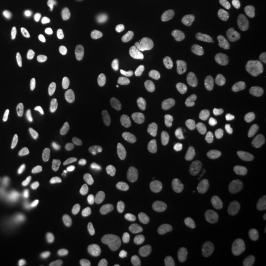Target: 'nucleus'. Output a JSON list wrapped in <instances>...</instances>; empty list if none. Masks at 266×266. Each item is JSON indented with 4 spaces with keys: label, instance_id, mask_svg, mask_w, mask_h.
<instances>
[{
    "label": "nucleus",
    "instance_id": "obj_1",
    "mask_svg": "<svg viewBox=\"0 0 266 266\" xmlns=\"http://www.w3.org/2000/svg\"><path fill=\"white\" fill-rule=\"evenodd\" d=\"M150 108L152 116L155 120L160 121L166 117L169 108V100L165 91L156 90L152 93Z\"/></svg>",
    "mask_w": 266,
    "mask_h": 266
},
{
    "label": "nucleus",
    "instance_id": "obj_2",
    "mask_svg": "<svg viewBox=\"0 0 266 266\" xmlns=\"http://www.w3.org/2000/svg\"><path fill=\"white\" fill-rule=\"evenodd\" d=\"M129 193L132 201L138 206H145L150 200L149 187L143 179H138L130 185Z\"/></svg>",
    "mask_w": 266,
    "mask_h": 266
},
{
    "label": "nucleus",
    "instance_id": "obj_3",
    "mask_svg": "<svg viewBox=\"0 0 266 266\" xmlns=\"http://www.w3.org/2000/svg\"><path fill=\"white\" fill-rule=\"evenodd\" d=\"M241 245L246 253L251 256H258L263 251V243L261 237L254 230L247 229L241 236Z\"/></svg>",
    "mask_w": 266,
    "mask_h": 266
},
{
    "label": "nucleus",
    "instance_id": "obj_4",
    "mask_svg": "<svg viewBox=\"0 0 266 266\" xmlns=\"http://www.w3.org/2000/svg\"><path fill=\"white\" fill-rule=\"evenodd\" d=\"M221 208L223 213L234 221H240L243 218L244 211L239 201L231 195L225 194L221 198Z\"/></svg>",
    "mask_w": 266,
    "mask_h": 266
},
{
    "label": "nucleus",
    "instance_id": "obj_5",
    "mask_svg": "<svg viewBox=\"0 0 266 266\" xmlns=\"http://www.w3.org/2000/svg\"><path fill=\"white\" fill-rule=\"evenodd\" d=\"M204 234L207 245L212 252H219L222 245V238L216 223L212 220H207L204 223Z\"/></svg>",
    "mask_w": 266,
    "mask_h": 266
},
{
    "label": "nucleus",
    "instance_id": "obj_6",
    "mask_svg": "<svg viewBox=\"0 0 266 266\" xmlns=\"http://www.w3.org/2000/svg\"><path fill=\"white\" fill-rule=\"evenodd\" d=\"M266 75V63L260 61L257 62L250 70L244 75V82L248 85H255L261 82Z\"/></svg>",
    "mask_w": 266,
    "mask_h": 266
},
{
    "label": "nucleus",
    "instance_id": "obj_7",
    "mask_svg": "<svg viewBox=\"0 0 266 266\" xmlns=\"http://www.w3.org/2000/svg\"><path fill=\"white\" fill-rule=\"evenodd\" d=\"M195 167L201 174L207 173L212 165V154L207 147H201L195 155Z\"/></svg>",
    "mask_w": 266,
    "mask_h": 266
},
{
    "label": "nucleus",
    "instance_id": "obj_8",
    "mask_svg": "<svg viewBox=\"0 0 266 266\" xmlns=\"http://www.w3.org/2000/svg\"><path fill=\"white\" fill-rule=\"evenodd\" d=\"M123 33L128 40L136 39L141 33V27L138 19L131 15L128 16L123 23Z\"/></svg>",
    "mask_w": 266,
    "mask_h": 266
},
{
    "label": "nucleus",
    "instance_id": "obj_9",
    "mask_svg": "<svg viewBox=\"0 0 266 266\" xmlns=\"http://www.w3.org/2000/svg\"><path fill=\"white\" fill-rule=\"evenodd\" d=\"M216 34L212 28L204 27L196 30L193 34V41L196 45L206 46L211 44L215 39Z\"/></svg>",
    "mask_w": 266,
    "mask_h": 266
},
{
    "label": "nucleus",
    "instance_id": "obj_10",
    "mask_svg": "<svg viewBox=\"0 0 266 266\" xmlns=\"http://www.w3.org/2000/svg\"><path fill=\"white\" fill-rule=\"evenodd\" d=\"M115 215V204L112 197H107L104 199L101 206L100 221L103 225H109Z\"/></svg>",
    "mask_w": 266,
    "mask_h": 266
},
{
    "label": "nucleus",
    "instance_id": "obj_11",
    "mask_svg": "<svg viewBox=\"0 0 266 266\" xmlns=\"http://www.w3.org/2000/svg\"><path fill=\"white\" fill-rule=\"evenodd\" d=\"M182 72L186 78L193 79L201 76L205 72V67L200 62L190 59L183 64Z\"/></svg>",
    "mask_w": 266,
    "mask_h": 266
},
{
    "label": "nucleus",
    "instance_id": "obj_12",
    "mask_svg": "<svg viewBox=\"0 0 266 266\" xmlns=\"http://www.w3.org/2000/svg\"><path fill=\"white\" fill-rule=\"evenodd\" d=\"M235 165L237 168L244 170V171H254L260 167L261 162L254 155L240 154V155H238V157L236 159Z\"/></svg>",
    "mask_w": 266,
    "mask_h": 266
},
{
    "label": "nucleus",
    "instance_id": "obj_13",
    "mask_svg": "<svg viewBox=\"0 0 266 266\" xmlns=\"http://www.w3.org/2000/svg\"><path fill=\"white\" fill-rule=\"evenodd\" d=\"M34 227L37 233L43 234L47 226V211L44 206H38L33 214Z\"/></svg>",
    "mask_w": 266,
    "mask_h": 266
},
{
    "label": "nucleus",
    "instance_id": "obj_14",
    "mask_svg": "<svg viewBox=\"0 0 266 266\" xmlns=\"http://www.w3.org/2000/svg\"><path fill=\"white\" fill-rule=\"evenodd\" d=\"M113 170L110 165H104L97 175V187L100 191H104L109 187L112 180Z\"/></svg>",
    "mask_w": 266,
    "mask_h": 266
},
{
    "label": "nucleus",
    "instance_id": "obj_15",
    "mask_svg": "<svg viewBox=\"0 0 266 266\" xmlns=\"http://www.w3.org/2000/svg\"><path fill=\"white\" fill-rule=\"evenodd\" d=\"M139 170V161L134 154H128L124 161V174L126 178L133 179L136 177Z\"/></svg>",
    "mask_w": 266,
    "mask_h": 266
},
{
    "label": "nucleus",
    "instance_id": "obj_16",
    "mask_svg": "<svg viewBox=\"0 0 266 266\" xmlns=\"http://www.w3.org/2000/svg\"><path fill=\"white\" fill-rule=\"evenodd\" d=\"M139 259V252L136 245H130L120 260V266H134Z\"/></svg>",
    "mask_w": 266,
    "mask_h": 266
},
{
    "label": "nucleus",
    "instance_id": "obj_17",
    "mask_svg": "<svg viewBox=\"0 0 266 266\" xmlns=\"http://www.w3.org/2000/svg\"><path fill=\"white\" fill-rule=\"evenodd\" d=\"M238 123L236 118H229L226 120L224 127H223V133L225 137L230 141H235L238 136V129H237Z\"/></svg>",
    "mask_w": 266,
    "mask_h": 266
},
{
    "label": "nucleus",
    "instance_id": "obj_18",
    "mask_svg": "<svg viewBox=\"0 0 266 266\" xmlns=\"http://www.w3.org/2000/svg\"><path fill=\"white\" fill-rule=\"evenodd\" d=\"M241 145L244 149L252 152V153H263L266 150V143L265 141H259L256 143L250 142L246 139L241 140Z\"/></svg>",
    "mask_w": 266,
    "mask_h": 266
},
{
    "label": "nucleus",
    "instance_id": "obj_19",
    "mask_svg": "<svg viewBox=\"0 0 266 266\" xmlns=\"http://www.w3.org/2000/svg\"><path fill=\"white\" fill-rule=\"evenodd\" d=\"M114 8V4L112 1L110 0H97L96 4H95V9L97 11V13L101 16V20L102 22L105 21L108 11Z\"/></svg>",
    "mask_w": 266,
    "mask_h": 266
},
{
    "label": "nucleus",
    "instance_id": "obj_20",
    "mask_svg": "<svg viewBox=\"0 0 266 266\" xmlns=\"http://www.w3.org/2000/svg\"><path fill=\"white\" fill-rule=\"evenodd\" d=\"M94 113L87 110H79L74 114V120L78 124H88L94 119Z\"/></svg>",
    "mask_w": 266,
    "mask_h": 266
},
{
    "label": "nucleus",
    "instance_id": "obj_21",
    "mask_svg": "<svg viewBox=\"0 0 266 266\" xmlns=\"http://www.w3.org/2000/svg\"><path fill=\"white\" fill-rule=\"evenodd\" d=\"M69 104L63 100V99H59L56 104H55V107H54V110H53V114L56 118L58 119H61V118H64L67 114H68V112H69Z\"/></svg>",
    "mask_w": 266,
    "mask_h": 266
},
{
    "label": "nucleus",
    "instance_id": "obj_22",
    "mask_svg": "<svg viewBox=\"0 0 266 266\" xmlns=\"http://www.w3.org/2000/svg\"><path fill=\"white\" fill-rule=\"evenodd\" d=\"M33 119H34V124L36 129L38 130V133H43L44 131V125H43V115L41 113L40 108L36 105L33 108Z\"/></svg>",
    "mask_w": 266,
    "mask_h": 266
},
{
    "label": "nucleus",
    "instance_id": "obj_23",
    "mask_svg": "<svg viewBox=\"0 0 266 266\" xmlns=\"http://www.w3.org/2000/svg\"><path fill=\"white\" fill-rule=\"evenodd\" d=\"M41 63L44 67V69L51 75H59L60 69L55 63V61L48 55H42L41 56Z\"/></svg>",
    "mask_w": 266,
    "mask_h": 266
},
{
    "label": "nucleus",
    "instance_id": "obj_24",
    "mask_svg": "<svg viewBox=\"0 0 266 266\" xmlns=\"http://www.w3.org/2000/svg\"><path fill=\"white\" fill-rule=\"evenodd\" d=\"M118 104L122 109L129 111L134 106V98L129 92L122 91L118 95Z\"/></svg>",
    "mask_w": 266,
    "mask_h": 266
},
{
    "label": "nucleus",
    "instance_id": "obj_25",
    "mask_svg": "<svg viewBox=\"0 0 266 266\" xmlns=\"http://www.w3.org/2000/svg\"><path fill=\"white\" fill-rule=\"evenodd\" d=\"M249 57H250V53L246 48H238V49L233 51L231 59H232V62L234 64L241 65V64L247 62Z\"/></svg>",
    "mask_w": 266,
    "mask_h": 266
},
{
    "label": "nucleus",
    "instance_id": "obj_26",
    "mask_svg": "<svg viewBox=\"0 0 266 266\" xmlns=\"http://www.w3.org/2000/svg\"><path fill=\"white\" fill-rule=\"evenodd\" d=\"M114 71L117 78H125L128 74V69L123 58L118 57L114 63Z\"/></svg>",
    "mask_w": 266,
    "mask_h": 266
},
{
    "label": "nucleus",
    "instance_id": "obj_27",
    "mask_svg": "<svg viewBox=\"0 0 266 266\" xmlns=\"http://www.w3.org/2000/svg\"><path fill=\"white\" fill-rule=\"evenodd\" d=\"M52 235L55 238V240L59 243V244H64L66 239L63 233V229H62V223L60 219H55L53 224H52Z\"/></svg>",
    "mask_w": 266,
    "mask_h": 266
},
{
    "label": "nucleus",
    "instance_id": "obj_28",
    "mask_svg": "<svg viewBox=\"0 0 266 266\" xmlns=\"http://www.w3.org/2000/svg\"><path fill=\"white\" fill-rule=\"evenodd\" d=\"M33 66H34V60H33V56L30 53H27L24 57L23 60V64H22V68H23V77L25 79H29L32 75V71H33Z\"/></svg>",
    "mask_w": 266,
    "mask_h": 266
},
{
    "label": "nucleus",
    "instance_id": "obj_29",
    "mask_svg": "<svg viewBox=\"0 0 266 266\" xmlns=\"http://www.w3.org/2000/svg\"><path fill=\"white\" fill-rule=\"evenodd\" d=\"M71 174V160L70 157L65 156L60 164V177L62 181H67Z\"/></svg>",
    "mask_w": 266,
    "mask_h": 266
},
{
    "label": "nucleus",
    "instance_id": "obj_30",
    "mask_svg": "<svg viewBox=\"0 0 266 266\" xmlns=\"http://www.w3.org/2000/svg\"><path fill=\"white\" fill-rule=\"evenodd\" d=\"M18 225H19L18 219H13V220L11 221V223L9 224L7 233H6V237H5L6 243L12 244V243L15 241V239H16V234H17V229H18Z\"/></svg>",
    "mask_w": 266,
    "mask_h": 266
},
{
    "label": "nucleus",
    "instance_id": "obj_31",
    "mask_svg": "<svg viewBox=\"0 0 266 266\" xmlns=\"http://www.w3.org/2000/svg\"><path fill=\"white\" fill-rule=\"evenodd\" d=\"M6 30L15 38H20L23 34V27L16 21H9L6 24Z\"/></svg>",
    "mask_w": 266,
    "mask_h": 266
},
{
    "label": "nucleus",
    "instance_id": "obj_32",
    "mask_svg": "<svg viewBox=\"0 0 266 266\" xmlns=\"http://www.w3.org/2000/svg\"><path fill=\"white\" fill-rule=\"evenodd\" d=\"M100 42H101L100 38L94 34H87L83 38V45L85 47L97 46L100 44Z\"/></svg>",
    "mask_w": 266,
    "mask_h": 266
},
{
    "label": "nucleus",
    "instance_id": "obj_33",
    "mask_svg": "<svg viewBox=\"0 0 266 266\" xmlns=\"http://www.w3.org/2000/svg\"><path fill=\"white\" fill-rule=\"evenodd\" d=\"M68 219H69L70 221L77 222V223L81 226L82 229H85V230H86V229L88 228L87 221H86L84 215H83L82 213H80V212H74V213L70 214L69 217H68Z\"/></svg>",
    "mask_w": 266,
    "mask_h": 266
},
{
    "label": "nucleus",
    "instance_id": "obj_34",
    "mask_svg": "<svg viewBox=\"0 0 266 266\" xmlns=\"http://www.w3.org/2000/svg\"><path fill=\"white\" fill-rule=\"evenodd\" d=\"M81 36H82V29L80 27H78V26L72 27L68 32V38H69L70 41L73 42V43L78 42Z\"/></svg>",
    "mask_w": 266,
    "mask_h": 266
},
{
    "label": "nucleus",
    "instance_id": "obj_35",
    "mask_svg": "<svg viewBox=\"0 0 266 266\" xmlns=\"http://www.w3.org/2000/svg\"><path fill=\"white\" fill-rule=\"evenodd\" d=\"M48 29L52 34H60L64 29V24L59 20H53L49 23Z\"/></svg>",
    "mask_w": 266,
    "mask_h": 266
},
{
    "label": "nucleus",
    "instance_id": "obj_36",
    "mask_svg": "<svg viewBox=\"0 0 266 266\" xmlns=\"http://www.w3.org/2000/svg\"><path fill=\"white\" fill-rule=\"evenodd\" d=\"M90 64L96 68V69H103L105 66H106V61L104 59L103 56L101 55H96V56H93L90 60Z\"/></svg>",
    "mask_w": 266,
    "mask_h": 266
},
{
    "label": "nucleus",
    "instance_id": "obj_37",
    "mask_svg": "<svg viewBox=\"0 0 266 266\" xmlns=\"http://www.w3.org/2000/svg\"><path fill=\"white\" fill-rule=\"evenodd\" d=\"M77 78L82 82V83H84V84H86V85H89V84H91V82H92V79H91V77H90V75H89V73L85 70V69H79L78 71H77Z\"/></svg>",
    "mask_w": 266,
    "mask_h": 266
},
{
    "label": "nucleus",
    "instance_id": "obj_38",
    "mask_svg": "<svg viewBox=\"0 0 266 266\" xmlns=\"http://www.w3.org/2000/svg\"><path fill=\"white\" fill-rule=\"evenodd\" d=\"M259 108L261 112L266 115V92H265L259 99Z\"/></svg>",
    "mask_w": 266,
    "mask_h": 266
},
{
    "label": "nucleus",
    "instance_id": "obj_39",
    "mask_svg": "<svg viewBox=\"0 0 266 266\" xmlns=\"http://www.w3.org/2000/svg\"><path fill=\"white\" fill-rule=\"evenodd\" d=\"M57 261H58V264L59 266H75L69 260H67L65 257L63 256H59L57 258Z\"/></svg>",
    "mask_w": 266,
    "mask_h": 266
},
{
    "label": "nucleus",
    "instance_id": "obj_40",
    "mask_svg": "<svg viewBox=\"0 0 266 266\" xmlns=\"http://www.w3.org/2000/svg\"><path fill=\"white\" fill-rule=\"evenodd\" d=\"M264 235H265V237H266V227L265 228V230H264Z\"/></svg>",
    "mask_w": 266,
    "mask_h": 266
},
{
    "label": "nucleus",
    "instance_id": "obj_41",
    "mask_svg": "<svg viewBox=\"0 0 266 266\" xmlns=\"http://www.w3.org/2000/svg\"><path fill=\"white\" fill-rule=\"evenodd\" d=\"M247 266H259V265H248Z\"/></svg>",
    "mask_w": 266,
    "mask_h": 266
},
{
    "label": "nucleus",
    "instance_id": "obj_42",
    "mask_svg": "<svg viewBox=\"0 0 266 266\" xmlns=\"http://www.w3.org/2000/svg\"><path fill=\"white\" fill-rule=\"evenodd\" d=\"M233 174H234V175H237L238 172H237V171H233Z\"/></svg>",
    "mask_w": 266,
    "mask_h": 266
}]
</instances>
